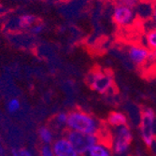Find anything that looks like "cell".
Instances as JSON below:
<instances>
[{"instance_id":"9a60e30c","label":"cell","mask_w":156,"mask_h":156,"mask_svg":"<svg viewBox=\"0 0 156 156\" xmlns=\"http://www.w3.org/2000/svg\"><path fill=\"white\" fill-rule=\"evenodd\" d=\"M20 101L16 98H13L11 100L9 101L8 103V110L10 112V113H13V112H16L19 108H20Z\"/></svg>"},{"instance_id":"9c48e42d","label":"cell","mask_w":156,"mask_h":156,"mask_svg":"<svg viewBox=\"0 0 156 156\" xmlns=\"http://www.w3.org/2000/svg\"><path fill=\"white\" fill-rule=\"evenodd\" d=\"M107 122L112 128H118V127L127 125V117L121 111H112L107 118Z\"/></svg>"},{"instance_id":"8992f818","label":"cell","mask_w":156,"mask_h":156,"mask_svg":"<svg viewBox=\"0 0 156 156\" xmlns=\"http://www.w3.org/2000/svg\"><path fill=\"white\" fill-rule=\"evenodd\" d=\"M136 17L135 9L123 5L115 4L112 12V20L119 27H127L131 25Z\"/></svg>"},{"instance_id":"ffe728a7","label":"cell","mask_w":156,"mask_h":156,"mask_svg":"<svg viewBox=\"0 0 156 156\" xmlns=\"http://www.w3.org/2000/svg\"><path fill=\"white\" fill-rule=\"evenodd\" d=\"M151 23L152 26H156V2L152 7V11H151Z\"/></svg>"},{"instance_id":"2e32d148","label":"cell","mask_w":156,"mask_h":156,"mask_svg":"<svg viewBox=\"0 0 156 156\" xmlns=\"http://www.w3.org/2000/svg\"><path fill=\"white\" fill-rule=\"evenodd\" d=\"M40 156H55L51 146L43 145L40 150Z\"/></svg>"},{"instance_id":"5b68a950","label":"cell","mask_w":156,"mask_h":156,"mask_svg":"<svg viewBox=\"0 0 156 156\" xmlns=\"http://www.w3.org/2000/svg\"><path fill=\"white\" fill-rule=\"evenodd\" d=\"M88 83L90 87L100 94H106L113 88V77L110 73L101 70L91 72L88 77Z\"/></svg>"},{"instance_id":"7c38bea8","label":"cell","mask_w":156,"mask_h":156,"mask_svg":"<svg viewBox=\"0 0 156 156\" xmlns=\"http://www.w3.org/2000/svg\"><path fill=\"white\" fill-rule=\"evenodd\" d=\"M38 135L41 141L44 143V145H50L51 143H52L53 141L52 132L49 128H47V127H41L38 131Z\"/></svg>"},{"instance_id":"3957f363","label":"cell","mask_w":156,"mask_h":156,"mask_svg":"<svg viewBox=\"0 0 156 156\" xmlns=\"http://www.w3.org/2000/svg\"><path fill=\"white\" fill-rule=\"evenodd\" d=\"M155 122L156 116L154 111L150 108H144L141 112L139 129L141 138L148 147H151L155 142Z\"/></svg>"},{"instance_id":"52a82bcc","label":"cell","mask_w":156,"mask_h":156,"mask_svg":"<svg viewBox=\"0 0 156 156\" xmlns=\"http://www.w3.org/2000/svg\"><path fill=\"white\" fill-rule=\"evenodd\" d=\"M127 55L129 60L136 66H145L150 62L151 50L145 45L133 44L127 49Z\"/></svg>"},{"instance_id":"8fae6325","label":"cell","mask_w":156,"mask_h":156,"mask_svg":"<svg viewBox=\"0 0 156 156\" xmlns=\"http://www.w3.org/2000/svg\"><path fill=\"white\" fill-rule=\"evenodd\" d=\"M145 46L151 51L156 50V26H151L144 36Z\"/></svg>"},{"instance_id":"ac0fdd59","label":"cell","mask_w":156,"mask_h":156,"mask_svg":"<svg viewBox=\"0 0 156 156\" xmlns=\"http://www.w3.org/2000/svg\"><path fill=\"white\" fill-rule=\"evenodd\" d=\"M13 156H32V154L25 149H21L17 151H12Z\"/></svg>"},{"instance_id":"603a6c76","label":"cell","mask_w":156,"mask_h":156,"mask_svg":"<svg viewBox=\"0 0 156 156\" xmlns=\"http://www.w3.org/2000/svg\"><path fill=\"white\" fill-rule=\"evenodd\" d=\"M100 1H107V0H100Z\"/></svg>"},{"instance_id":"e0dca14e","label":"cell","mask_w":156,"mask_h":156,"mask_svg":"<svg viewBox=\"0 0 156 156\" xmlns=\"http://www.w3.org/2000/svg\"><path fill=\"white\" fill-rule=\"evenodd\" d=\"M55 122L58 124H66V121H67V114L65 112H60L58 113L56 117L54 118Z\"/></svg>"},{"instance_id":"6da1fadb","label":"cell","mask_w":156,"mask_h":156,"mask_svg":"<svg viewBox=\"0 0 156 156\" xmlns=\"http://www.w3.org/2000/svg\"><path fill=\"white\" fill-rule=\"evenodd\" d=\"M66 125L70 131L91 135H97L101 129L100 122L93 115L81 110H74L68 113Z\"/></svg>"},{"instance_id":"5bb4252c","label":"cell","mask_w":156,"mask_h":156,"mask_svg":"<svg viewBox=\"0 0 156 156\" xmlns=\"http://www.w3.org/2000/svg\"><path fill=\"white\" fill-rule=\"evenodd\" d=\"M140 2V0H115V4L123 5L126 7H129L135 9Z\"/></svg>"},{"instance_id":"7a4b0ae2","label":"cell","mask_w":156,"mask_h":156,"mask_svg":"<svg viewBox=\"0 0 156 156\" xmlns=\"http://www.w3.org/2000/svg\"><path fill=\"white\" fill-rule=\"evenodd\" d=\"M133 140V133L128 125L114 128L111 137L110 148L113 153L123 155L129 151Z\"/></svg>"},{"instance_id":"4fadbf2b","label":"cell","mask_w":156,"mask_h":156,"mask_svg":"<svg viewBox=\"0 0 156 156\" xmlns=\"http://www.w3.org/2000/svg\"><path fill=\"white\" fill-rule=\"evenodd\" d=\"M36 21V18L32 15H23L22 17H20L18 23L19 26L23 29H25V28H30L32 27V25L34 24Z\"/></svg>"},{"instance_id":"44dd1931","label":"cell","mask_w":156,"mask_h":156,"mask_svg":"<svg viewBox=\"0 0 156 156\" xmlns=\"http://www.w3.org/2000/svg\"><path fill=\"white\" fill-rule=\"evenodd\" d=\"M42 28H43V26L42 25H35V26H33L31 29H32V31L34 32V33H36V34H37V33H39V32H41V30H42Z\"/></svg>"},{"instance_id":"7402d4cb","label":"cell","mask_w":156,"mask_h":156,"mask_svg":"<svg viewBox=\"0 0 156 156\" xmlns=\"http://www.w3.org/2000/svg\"><path fill=\"white\" fill-rule=\"evenodd\" d=\"M4 153V150H3V147L1 146V144H0V156H2Z\"/></svg>"},{"instance_id":"277c9868","label":"cell","mask_w":156,"mask_h":156,"mask_svg":"<svg viewBox=\"0 0 156 156\" xmlns=\"http://www.w3.org/2000/svg\"><path fill=\"white\" fill-rule=\"evenodd\" d=\"M66 138L80 155L86 154L87 151L99 141L97 135L85 134L75 131H69Z\"/></svg>"},{"instance_id":"30bf717a","label":"cell","mask_w":156,"mask_h":156,"mask_svg":"<svg viewBox=\"0 0 156 156\" xmlns=\"http://www.w3.org/2000/svg\"><path fill=\"white\" fill-rule=\"evenodd\" d=\"M87 156H112L110 145L98 141L86 153Z\"/></svg>"},{"instance_id":"ba28073f","label":"cell","mask_w":156,"mask_h":156,"mask_svg":"<svg viewBox=\"0 0 156 156\" xmlns=\"http://www.w3.org/2000/svg\"><path fill=\"white\" fill-rule=\"evenodd\" d=\"M51 148L55 156H80L66 137H62L54 141Z\"/></svg>"},{"instance_id":"d6986e66","label":"cell","mask_w":156,"mask_h":156,"mask_svg":"<svg viewBox=\"0 0 156 156\" xmlns=\"http://www.w3.org/2000/svg\"><path fill=\"white\" fill-rule=\"evenodd\" d=\"M149 64L156 66V50L151 51V57H150V62Z\"/></svg>"}]
</instances>
